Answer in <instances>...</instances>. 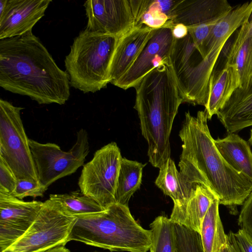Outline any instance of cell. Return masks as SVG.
Masks as SVG:
<instances>
[{
    "instance_id": "obj_1",
    "label": "cell",
    "mask_w": 252,
    "mask_h": 252,
    "mask_svg": "<svg viewBox=\"0 0 252 252\" xmlns=\"http://www.w3.org/2000/svg\"><path fill=\"white\" fill-rule=\"evenodd\" d=\"M205 110L196 116L185 113L179 135L183 142L178 166L182 181L190 195L197 185L211 189L220 204L242 205L252 190V181L232 168L218 151L207 125Z\"/></svg>"
},
{
    "instance_id": "obj_2",
    "label": "cell",
    "mask_w": 252,
    "mask_h": 252,
    "mask_svg": "<svg viewBox=\"0 0 252 252\" xmlns=\"http://www.w3.org/2000/svg\"><path fill=\"white\" fill-rule=\"evenodd\" d=\"M69 77L32 30L0 39V86L39 104H64L70 96Z\"/></svg>"
},
{
    "instance_id": "obj_3",
    "label": "cell",
    "mask_w": 252,
    "mask_h": 252,
    "mask_svg": "<svg viewBox=\"0 0 252 252\" xmlns=\"http://www.w3.org/2000/svg\"><path fill=\"white\" fill-rule=\"evenodd\" d=\"M134 108L148 145L149 161L160 168L170 158L169 137L179 107L183 103L169 61L149 72L134 87Z\"/></svg>"
},
{
    "instance_id": "obj_4",
    "label": "cell",
    "mask_w": 252,
    "mask_h": 252,
    "mask_svg": "<svg viewBox=\"0 0 252 252\" xmlns=\"http://www.w3.org/2000/svg\"><path fill=\"white\" fill-rule=\"evenodd\" d=\"M75 217L69 242L78 241L110 252L150 250L151 230L138 223L128 206L114 203L103 211Z\"/></svg>"
},
{
    "instance_id": "obj_5",
    "label": "cell",
    "mask_w": 252,
    "mask_h": 252,
    "mask_svg": "<svg viewBox=\"0 0 252 252\" xmlns=\"http://www.w3.org/2000/svg\"><path fill=\"white\" fill-rule=\"evenodd\" d=\"M119 37L85 29L73 40L64 59L70 85L95 93L110 83V67Z\"/></svg>"
},
{
    "instance_id": "obj_6",
    "label": "cell",
    "mask_w": 252,
    "mask_h": 252,
    "mask_svg": "<svg viewBox=\"0 0 252 252\" xmlns=\"http://www.w3.org/2000/svg\"><path fill=\"white\" fill-rule=\"evenodd\" d=\"M23 109L0 99V158L17 180L38 182L29 139L21 117Z\"/></svg>"
},
{
    "instance_id": "obj_7",
    "label": "cell",
    "mask_w": 252,
    "mask_h": 252,
    "mask_svg": "<svg viewBox=\"0 0 252 252\" xmlns=\"http://www.w3.org/2000/svg\"><path fill=\"white\" fill-rule=\"evenodd\" d=\"M75 220V216L66 213L57 202L48 199L29 228L2 252H41L64 246Z\"/></svg>"
},
{
    "instance_id": "obj_8",
    "label": "cell",
    "mask_w": 252,
    "mask_h": 252,
    "mask_svg": "<svg viewBox=\"0 0 252 252\" xmlns=\"http://www.w3.org/2000/svg\"><path fill=\"white\" fill-rule=\"evenodd\" d=\"M29 142L38 181L47 188L84 165L90 151L88 133L83 128L77 132L76 141L67 152L55 143H41L31 139Z\"/></svg>"
},
{
    "instance_id": "obj_9",
    "label": "cell",
    "mask_w": 252,
    "mask_h": 252,
    "mask_svg": "<svg viewBox=\"0 0 252 252\" xmlns=\"http://www.w3.org/2000/svg\"><path fill=\"white\" fill-rule=\"evenodd\" d=\"M122 158L119 148L112 142L97 150L93 158L83 165L78 181L80 190L104 209L116 203Z\"/></svg>"
},
{
    "instance_id": "obj_10",
    "label": "cell",
    "mask_w": 252,
    "mask_h": 252,
    "mask_svg": "<svg viewBox=\"0 0 252 252\" xmlns=\"http://www.w3.org/2000/svg\"><path fill=\"white\" fill-rule=\"evenodd\" d=\"M84 6L88 18L86 29L121 37L134 27L129 0H88Z\"/></svg>"
},
{
    "instance_id": "obj_11",
    "label": "cell",
    "mask_w": 252,
    "mask_h": 252,
    "mask_svg": "<svg viewBox=\"0 0 252 252\" xmlns=\"http://www.w3.org/2000/svg\"><path fill=\"white\" fill-rule=\"evenodd\" d=\"M174 42L171 27L155 29L134 63L114 85L124 90L134 87L154 68L170 60Z\"/></svg>"
},
{
    "instance_id": "obj_12",
    "label": "cell",
    "mask_w": 252,
    "mask_h": 252,
    "mask_svg": "<svg viewBox=\"0 0 252 252\" xmlns=\"http://www.w3.org/2000/svg\"><path fill=\"white\" fill-rule=\"evenodd\" d=\"M43 202L25 201L0 192V252L20 238L36 218Z\"/></svg>"
},
{
    "instance_id": "obj_13",
    "label": "cell",
    "mask_w": 252,
    "mask_h": 252,
    "mask_svg": "<svg viewBox=\"0 0 252 252\" xmlns=\"http://www.w3.org/2000/svg\"><path fill=\"white\" fill-rule=\"evenodd\" d=\"M51 0H0V39L23 35L44 15Z\"/></svg>"
},
{
    "instance_id": "obj_14",
    "label": "cell",
    "mask_w": 252,
    "mask_h": 252,
    "mask_svg": "<svg viewBox=\"0 0 252 252\" xmlns=\"http://www.w3.org/2000/svg\"><path fill=\"white\" fill-rule=\"evenodd\" d=\"M155 29L141 25L134 27L120 37L110 67V83L114 84L134 63Z\"/></svg>"
},
{
    "instance_id": "obj_15",
    "label": "cell",
    "mask_w": 252,
    "mask_h": 252,
    "mask_svg": "<svg viewBox=\"0 0 252 252\" xmlns=\"http://www.w3.org/2000/svg\"><path fill=\"white\" fill-rule=\"evenodd\" d=\"M233 7L226 0H179L171 11L172 25L187 27L220 20Z\"/></svg>"
},
{
    "instance_id": "obj_16",
    "label": "cell",
    "mask_w": 252,
    "mask_h": 252,
    "mask_svg": "<svg viewBox=\"0 0 252 252\" xmlns=\"http://www.w3.org/2000/svg\"><path fill=\"white\" fill-rule=\"evenodd\" d=\"M216 115L228 133L252 126V78L235 90Z\"/></svg>"
},
{
    "instance_id": "obj_17",
    "label": "cell",
    "mask_w": 252,
    "mask_h": 252,
    "mask_svg": "<svg viewBox=\"0 0 252 252\" xmlns=\"http://www.w3.org/2000/svg\"><path fill=\"white\" fill-rule=\"evenodd\" d=\"M240 86V76L235 63L225 64L221 69H214L210 78L205 106L208 120L217 114Z\"/></svg>"
},
{
    "instance_id": "obj_18",
    "label": "cell",
    "mask_w": 252,
    "mask_h": 252,
    "mask_svg": "<svg viewBox=\"0 0 252 252\" xmlns=\"http://www.w3.org/2000/svg\"><path fill=\"white\" fill-rule=\"evenodd\" d=\"M155 184L173 201L174 206L169 219L173 223L182 225L186 205L190 195L171 158L159 168Z\"/></svg>"
},
{
    "instance_id": "obj_19",
    "label": "cell",
    "mask_w": 252,
    "mask_h": 252,
    "mask_svg": "<svg viewBox=\"0 0 252 252\" xmlns=\"http://www.w3.org/2000/svg\"><path fill=\"white\" fill-rule=\"evenodd\" d=\"M215 145L225 161L235 170L252 181V152L248 142L234 133L214 139Z\"/></svg>"
},
{
    "instance_id": "obj_20",
    "label": "cell",
    "mask_w": 252,
    "mask_h": 252,
    "mask_svg": "<svg viewBox=\"0 0 252 252\" xmlns=\"http://www.w3.org/2000/svg\"><path fill=\"white\" fill-rule=\"evenodd\" d=\"M252 12V1L239 4L221 18L213 28L204 44L207 51L219 42L227 41L233 33L248 22Z\"/></svg>"
},
{
    "instance_id": "obj_21",
    "label": "cell",
    "mask_w": 252,
    "mask_h": 252,
    "mask_svg": "<svg viewBox=\"0 0 252 252\" xmlns=\"http://www.w3.org/2000/svg\"><path fill=\"white\" fill-rule=\"evenodd\" d=\"M219 204L218 199L213 202L202 223L200 235L203 252H217L229 242L220 216Z\"/></svg>"
},
{
    "instance_id": "obj_22",
    "label": "cell",
    "mask_w": 252,
    "mask_h": 252,
    "mask_svg": "<svg viewBox=\"0 0 252 252\" xmlns=\"http://www.w3.org/2000/svg\"><path fill=\"white\" fill-rule=\"evenodd\" d=\"M217 199L211 189L197 185L187 204L182 225L200 234L204 218L211 204Z\"/></svg>"
},
{
    "instance_id": "obj_23",
    "label": "cell",
    "mask_w": 252,
    "mask_h": 252,
    "mask_svg": "<svg viewBox=\"0 0 252 252\" xmlns=\"http://www.w3.org/2000/svg\"><path fill=\"white\" fill-rule=\"evenodd\" d=\"M146 165L123 158L115 195L116 203L128 206L130 197L140 189Z\"/></svg>"
},
{
    "instance_id": "obj_24",
    "label": "cell",
    "mask_w": 252,
    "mask_h": 252,
    "mask_svg": "<svg viewBox=\"0 0 252 252\" xmlns=\"http://www.w3.org/2000/svg\"><path fill=\"white\" fill-rule=\"evenodd\" d=\"M49 199L57 202L64 212L73 216L100 212L105 209L80 190L51 194Z\"/></svg>"
},
{
    "instance_id": "obj_25",
    "label": "cell",
    "mask_w": 252,
    "mask_h": 252,
    "mask_svg": "<svg viewBox=\"0 0 252 252\" xmlns=\"http://www.w3.org/2000/svg\"><path fill=\"white\" fill-rule=\"evenodd\" d=\"M150 252H175L174 223L169 218L159 216L150 224Z\"/></svg>"
},
{
    "instance_id": "obj_26",
    "label": "cell",
    "mask_w": 252,
    "mask_h": 252,
    "mask_svg": "<svg viewBox=\"0 0 252 252\" xmlns=\"http://www.w3.org/2000/svg\"><path fill=\"white\" fill-rule=\"evenodd\" d=\"M233 63H235L240 80L239 88L245 87L252 78V35L240 46Z\"/></svg>"
},
{
    "instance_id": "obj_27",
    "label": "cell",
    "mask_w": 252,
    "mask_h": 252,
    "mask_svg": "<svg viewBox=\"0 0 252 252\" xmlns=\"http://www.w3.org/2000/svg\"><path fill=\"white\" fill-rule=\"evenodd\" d=\"M175 252H203L201 237L198 232L174 224Z\"/></svg>"
},
{
    "instance_id": "obj_28",
    "label": "cell",
    "mask_w": 252,
    "mask_h": 252,
    "mask_svg": "<svg viewBox=\"0 0 252 252\" xmlns=\"http://www.w3.org/2000/svg\"><path fill=\"white\" fill-rule=\"evenodd\" d=\"M151 1L149 0L146 10L135 21L134 27L144 25L155 29L165 26L171 27L170 18L152 6Z\"/></svg>"
},
{
    "instance_id": "obj_29",
    "label": "cell",
    "mask_w": 252,
    "mask_h": 252,
    "mask_svg": "<svg viewBox=\"0 0 252 252\" xmlns=\"http://www.w3.org/2000/svg\"><path fill=\"white\" fill-rule=\"evenodd\" d=\"M47 189L39 181L17 180L16 188L10 194L21 200L29 196L33 198L42 197Z\"/></svg>"
},
{
    "instance_id": "obj_30",
    "label": "cell",
    "mask_w": 252,
    "mask_h": 252,
    "mask_svg": "<svg viewBox=\"0 0 252 252\" xmlns=\"http://www.w3.org/2000/svg\"><path fill=\"white\" fill-rule=\"evenodd\" d=\"M220 20L188 27V32L191 36L202 59H203L205 56L204 50V44L208 38L213 28Z\"/></svg>"
},
{
    "instance_id": "obj_31",
    "label": "cell",
    "mask_w": 252,
    "mask_h": 252,
    "mask_svg": "<svg viewBox=\"0 0 252 252\" xmlns=\"http://www.w3.org/2000/svg\"><path fill=\"white\" fill-rule=\"evenodd\" d=\"M17 181L11 169L0 158V192L11 194L16 188Z\"/></svg>"
},
{
    "instance_id": "obj_32",
    "label": "cell",
    "mask_w": 252,
    "mask_h": 252,
    "mask_svg": "<svg viewBox=\"0 0 252 252\" xmlns=\"http://www.w3.org/2000/svg\"><path fill=\"white\" fill-rule=\"evenodd\" d=\"M242 205L238 224L252 237V190Z\"/></svg>"
},
{
    "instance_id": "obj_33",
    "label": "cell",
    "mask_w": 252,
    "mask_h": 252,
    "mask_svg": "<svg viewBox=\"0 0 252 252\" xmlns=\"http://www.w3.org/2000/svg\"><path fill=\"white\" fill-rule=\"evenodd\" d=\"M230 232L240 252H252V237L245 230L241 228L236 233Z\"/></svg>"
},
{
    "instance_id": "obj_34",
    "label": "cell",
    "mask_w": 252,
    "mask_h": 252,
    "mask_svg": "<svg viewBox=\"0 0 252 252\" xmlns=\"http://www.w3.org/2000/svg\"><path fill=\"white\" fill-rule=\"evenodd\" d=\"M171 29L175 39L183 38L186 36L189 33L188 27L182 24L172 25Z\"/></svg>"
},
{
    "instance_id": "obj_35",
    "label": "cell",
    "mask_w": 252,
    "mask_h": 252,
    "mask_svg": "<svg viewBox=\"0 0 252 252\" xmlns=\"http://www.w3.org/2000/svg\"><path fill=\"white\" fill-rule=\"evenodd\" d=\"M49 252H70V251L64 246H60L51 249Z\"/></svg>"
},
{
    "instance_id": "obj_36",
    "label": "cell",
    "mask_w": 252,
    "mask_h": 252,
    "mask_svg": "<svg viewBox=\"0 0 252 252\" xmlns=\"http://www.w3.org/2000/svg\"><path fill=\"white\" fill-rule=\"evenodd\" d=\"M217 252H231L230 242L227 245L222 247L220 250Z\"/></svg>"
},
{
    "instance_id": "obj_37",
    "label": "cell",
    "mask_w": 252,
    "mask_h": 252,
    "mask_svg": "<svg viewBox=\"0 0 252 252\" xmlns=\"http://www.w3.org/2000/svg\"><path fill=\"white\" fill-rule=\"evenodd\" d=\"M231 249L232 252H240L236 243H233L232 245H231Z\"/></svg>"
},
{
    "instance_id": "obj_38",
    "label": "cell",
    "mask_w": 252,
    "mask_h": 252,
    "mask_svg": "<svg viewBox=\"0 0 252 252\" xmlns=\"http://www.w3.org/2000/svg\"><path fill=\"white\" fill-rule=\"evenodd\" d=\"M248 22L252 26V12L249 19Z\"/></svg>"
},
{
    "instance_id": "obj_39",
    "label": "cell",
    "mask_w": 252,
    "mask_h": 252,
    "mask_svg": "<svg viewBox=\"0 0 252 252\" xmlns=\"http://www.w3.org/2000/svg\"><path fill=\"white\" fill-rule=\"evenodd\" d=\"M249 142L252 146V128L251 130V136L249 139Z\"/></svg>"
},
{
    "instance_id": "obj_40",
    "label": "cell",
    "mask_w": 252,
    "mask_h": 252,
    "mask_svg": "<svg viewBox=\"0 0 252 252\" xmlns=\"http://www.w3.org/2000/svg\"><path fill=\"white\" fill-rule=\"evenodd\" d=\"M51 250H49V251H45V252H49Z\"/></svg>"
}]
</instances>
